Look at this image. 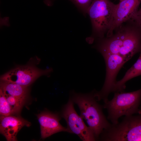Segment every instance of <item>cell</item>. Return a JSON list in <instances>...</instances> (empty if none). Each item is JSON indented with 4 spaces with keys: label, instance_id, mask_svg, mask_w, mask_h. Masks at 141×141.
<instances>
[{
    "label": "cell",
    "instance_id": "obj_16",
    "mask_svg": "<svg viewBox=\"0 0 141 141\" xmlns=\"http://www.w3.org/2000/svg\"><path fill=\"white\" fill-rule=\"evenodd\" d=\"M84 15L87 13V9L93 0H69Z\"/></svg>",
    "mask_w": 141,
    "mask_h": 141
},
{
    "label": "cell",
    "instance_id": "obj_5",
    "mask_svg": "<svg viewBox=\"0 0 141 141\" xmlns=\"http://www.w3.org/2000/svg\"><path fill=\"white\" fill-rule=\"evenodd\" d=\"M108 141H141V114L125 116L120 122L106 130Z\"/></svg>",
    "mask_w": 141,
    "mask_h": 141
},
{
    "label": "cell",
    "instance_id": "obj_18",
    "mask_svg": "<svg viewBox=\"0 0 141 141\" xmlns=\"http://www.w3.org/2000/svg\"><path fill=\"white\" fill-rule=\"evenodd\" d=\"M52 0H46L47 3L49 5H50L51 3Z\"/></svg>",
    "mask_w": 141,
    "mask_h": 141
},
{
    "label": "cell",
    "instance_id": "obj_7",
    "mask_svg": "<svg viewBox=\"0 0 141 141\" xmlns=\"http://www.w3.org/2000/svg\"><path fill=\"white\" fill-rule=\"evenodd\" d=\"M62 116L65 120L67 128L70 133L77 135L83 141L96 140L94 134L89 127L84 123L83 119L76 112L73 102L70 98L63 107Z\"/></svg>",
    "mask_w": 141,
    "mask_h": 141
},
{
    "label": "cell",
    "instance_id": "obj_10",
    "mask_svg": "<svg viewBox=\"0 0 141 141\" xmlns=\"http://www.w3.org/2000/svg\"><path fill=\"white\" fill-rule=\"evenodd\" d=\"M30 125V122L19 116H0V133L8 141H16L17 134L21 128L24 126Z\"/></svg>",
    "mask_w": 141,
    "mask_h": 141
},
{
    "label": "cell",
    "instance_id": "obj_1",
    "mask_svg": "<svg viewBox=\"0 0 141 141\" xmlns=\"http://www.w3.org/2000/svg\"><path fill=\"white\" fill-rule=\"evenodd\" d=\"M125 22L116 28L110 36L96 40L94 48L102 55L117 54L127 61L140 52L141 29L131 20Z\"/></svg>",
    "mask_w": 141,
    "mask_h": 141
},
{
    "label": "cell",
    "instance_id": "obj_6",
    "mask_svg": "<svg viewBox=\"0 0 141 141\" xmlns=\"http://www.w3.org/2000/svg\"><path fill=\"white\" fill-rule=\"evenodd\" d=\"M102 55L106 64L105 78L102 88L99 92H95V95L98 101L102 99L104 102L108 100V96L112 92L116 82V79L117 74L127 61L117 54H105Z\"/></svg>",
    "mask_w": 141,
    "mask_h": 141
},
{
    "label": "cell",
    "instance_id": "obj_15",
    "mask_svg": "<svg viewBox=\"0 0 141 141\" xmlns=\"http://www.w3.org/2000/svg\"><path fill=\"white\" fill-rule=\"evenodd\" d=\"M0 114L1 115H12L11 107L1 90H0Z\"/></svg>",
    "mask_w": 141,
    "mask_h": 141
},
{
    "label": "cell",
    "instance_id": "obj_20",
    "mask_svg": "<svg viewBox=\"0 0 141 141\" xmlns=\"http://www.w3.org/2000/svg\"><path fill=\"white\" fill-rule=\"evenodd\" d=\"M120 0V1H122L123 0Z\"/></svg>",
    "mask_w": 141,
    "mask_h": 141
},
{
    "label": "cell",
    "instance_id": "obj_17",
    "mask_svg": "<svg viewBox=\"0 0 141 141\" xmlns=\"http://www.w3.org/2000/svg\"><path fill=\"white\" fill-rule=\"evenodd\" d=\"M131 20L141 29V8L137 11Z\"/></svg>",
    "mask_w": 141,
    "mask_h": 141
},
{
    "label": "cell",
    "instance_id": "obj_11",
    "mask_svg": "<svg viewBox=\"0 0 141 141\" xmlns=\"http://www.w3.org/2000/svg\"><path fill=\"white\" fill-rule=\"evenodd\" d=\"M40 124L41 138L44 139L61 132L70 133L67 128L62 126L59 122L60 118L57 115L44 112L37 115Z\"/></svg>",
    "mask_w": 141,
    "mask_h": 141
},
{
    "label": "cell",
    "instance_id": "obj_8",
    "mask_svg": "<svg viewBox=\"0 0 141 141\" xmlns=\"http://www.w3.org/2000/svg\"><path fill=\"white\" fill-rule=\"evenodd\" d=\"M52 71V68L42 70L29 65L20 66L2 75L1 79L27 87L40 76L48 75Z\"/></svg>",
    "mask_w": 141,
    "mask_h": 141
},
{
    "label": "cell",
    "instance_id": "obj_13",
    "mask_svg": "<svg viewBox=\"0 0 141 141\" xmlns=\"http://www.w3.org/2000/svg\"><path fill=\"white\" fill-rule=\"evenodd\" d=\"M0 86V89L4 95L11 96L25 100L27 93V87L2 80Z\"/></svg>",
    "mask_w": 141,
    "mask_h": 141
},
{
    "label": "cell",
    "instance_id": "obj_3",
    "mask_svg": "<svg viewBox=\"0 0 141 141\" xmlns=\"http://www.w3.org/2000/svg\"><path fill=\"white\" fill-rule=\"evenodd\" d=\"M141 101V89L134 91L114 92L113 98L104 102L103 108L108 112L107 119L112 124L118 122V119L123 115H132L138 112Z\"/></svg>",
    "mask_w": 141,
    "mask_h": 141
},
{
    "label": "cell",
    "instance_id": "obj_14",
    "mask_svg": "<svg viewBox=\"0 0 141 141\" xmlns=\"http://www.w3.org/2000/svg\"><path fill=\"white\" fill-rule=\"evenodd\" d=\"M4 95L11 107L12 115L18 114L24 104L25 100L11 96Z\"/></svg>",
    "mask_w": 141,
    "mask_h": 141
},
{
    "label": "cell",
    "instance_id": "obj_9",
    "mask_svg": "<svg viewBox=\"0 0 141 141\" xmlns=\"http://www.w3.org/2000/svg\"><path fill=\"white\" fill-rule=\"evenodd\" d=\"M141 2V0H123L116 4L113 23L107 34V37L110 36L118 26L131 19Z\"/></svg>",
    "mask_w": 141,
    "mask_h": 141
},
{
    "label": "cell",
    "instance_id": "obj_4",
    "mask_svg": "<svg viewBox=\"0 0 141 141\" xmlns=\"http://www.w3.org/2000/svg\"><path fill=\"white\" fill-rule=\"evenodd\" d=\"M115 6L109 0H92L87 14L91 23L93 39L103 38L109 31L113 23Z\"/></svg>",
    "mask_w": 141,
    "mask_h": 141
},
{
    "label": "cell",
    "instance_id": "obj_19",
    "mask_svg": "<svg viewBox=\"0 0 141 141\" xmlns=\"http://www.w3.org/2000/svg\"><path fill=\"white\" fill-rule=\"evenodd\" d=\"M138 113L139 114H141V110H139L138 111Z\"/></svg>",
    "mask_w": 141,
    "mask_h": 141
},
{
    "label": "cell",
    "instance_id": "obj_12",
    "mask_svg": "<svg viewBox=\"0 0 141 141\" xmlns=\"http://www.w3.org/2000/svg\"><path fill=\"white\" fill-rule=\"evenodd\" d=\"M138 59L126 72L123 78L116 81L112 92L124 91L126 88L125 83L128 80L135 77L141 75V51Z\"/></svg>",
    "mask_w": 141,
    "mask_h": 141
},
{
    "label": "cell",
    "instance_id": "obj_2",
    "mask_svg": "<svg viewBox=\"0 0 141 141\" xmlns=\"http://www.w3.org/2000/svg\"><path fill=\"white\" fill-rule=\"evenodd\" d=\"M95 92L85 94L72 92L71 99L78 106L80 116L86 121L97 139L111 124L104 115L102 107L97 102Z\"/></svg>",
    "mask_w": 141,
    "mask_h": 141
}]
</instances>
